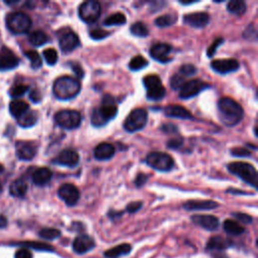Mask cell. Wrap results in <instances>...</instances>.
<instances>
[{
  "mask_svg": "<svg viewBox=\"0 0 258 258\" xmlns=\"http://www.w3.org/2000/svg\"><path fill=\"white\" fill-rule=\"evenodd\" d=\"M55 121L60 127L72 130L81 125L82 116L76 110H63L56 114Z\"/></svg>",
  "mask_w": 258,
  "mask_h": 258,
  "instance_id": "cell-10",
  "label": "cell"
},
{
  "mask_svg": "<svg viewBox=\"0 0 258 258\" xmlns=\"http://www.w3.org/2000/svg\"><path fill=\"white\" fill-rule=\"evenodd\" d=\"M192 221L209 231H215L219 228V219L212 215H195L192 217Z\"/></svg>",
  "mask_w": 258,
  "mask_h": 258,
  "instance_id": "cell-17",
  "label": "cell"
},
{
  "mask_svg": "<svg viewBox=\"0 0 258 258\" xmlns=\"http://www.w3.org/2000/svg\"><path fill=\"white\" fill-rule=\"evenodd\" d=\"M223 42H224V38L223 37H218V38L215 39L213 44L209 47V49L207 51V56L209 58H212L215 55V53H216L217 49L223 44Z\"/></svg>",
  "mask_w": 258,
  "mask_h": 258,
  "instance_id": "cell-45",
  "label": "cell"
},
{
  "mask_svg": "<svg viewBox=\"0 0 258 258\" xmlns=\"http://www.w3.org/2000/svg\"><path fill=\"white\" fill-rule=\"evenodd\" d=\"M148 65V62L142 56L134 57L129 63V69L131 71H140Z\"/></svg>",
  "mask_w": 258,
  "mask_h": 258,
  "instance_id": "cell-39",
  "label": "cell"
},
{
  "mask_svg": "<svg viewBox=\"0 0 258 258\" xmlns=\"http://www.w3.org/2000/svg\"><path fill=\"white\" fill-rule=\"evenodd\" d=\"M232 241L229 239H225L221 236H214L210 238V240L207 243V249L208 250H214V251H223L229 247L232 246Z\"/></svg>",
  "mask_w": 258,
  "mask_h": 258,
  "instance_id": "cell-26",
  "label": "cell"
},
{
  "mask_svg": "<svg viewBox=\"0 0 258 258\" xmlns=\"http://www.w3.org/2000/svg\"><path fill=\"white\" fill-rule=\"evenodd\" d=\"M95 247L94 239L86 234H81L73 242V250L77 254H85Z\"/></svg>",
  "mask_w": 258,
  "mask_h": 258,
  "instance_id": "cell-14",
  "label": "cell"
},
{
  "mask_svg": "<svg viewBox=\"0 0 258 258\" xmlns=\"http://www.w3.org/2000/svg\"><path fill=\"white\" fill-rule=\"evenodd\" d=\"M147 112L142 108L134 109L130 114L127 116L124 121V129L127 132H136L141 130L147 123Z\"/></svg>",
  "mask_w": 258,
  "mask_h": 258,
  "instance_id": "cell-6",
  "label": "cell"
},
{
  "mask_svg": "<svg viewBox=\"0 0 258 258\" xmlns=\"http://www.w3.org/2000/svg\"><path fill=\"white\" fill-rule=\"evenodd\" d=\"M231 154L239 157H247L251 155V151L244 147H234L231 149Z\"/></svg>",
  "mask_w": 258,
  "mask_h": 258,
  "instance_id": "cell-47",
  "label": "cell"
},
{
  "mask_svg": "<svg viewBox=\"0 0 258 258\" xmlns=\"http://www.w3.org/2000/svg\"><path fill=\"white\" fill-rule=\"evenodd\" d=\"M184 143V139L182 137H176L167 141V147L171 148V149H177L179 147H181Z\"/></svg>",
  "mask_w": 258,
  "mask_h": 258,
  "instance_id": "cell-49",
  "label": "cell"
},
{
  "mask_svg": "<svg viewBox=\"0 0 258 258\" xmlns=\"http://www.w3.org/2000/svg\"><path fill=\"white\" fill-rule=\"evenodd\" d=\"M142 207V203L141 202H132L130 204H128L126 207V211L129 213H135L137 211H139Z\"/></svg>",
  "mask_w": 258,
  "mask_h": 258,
  "instance_id": "cell-52",
  "label": "cell"
},
{
  "mask_svg": "<svg viewBox=\"0 0 258 258\" xmlns=\"http://www.w3.org/2000/svg\"><path fill=\"white\" fill-rule=\"evenodd\" d=\"M58 195L70 207L75 206L80 199V192L78 188L72 184H65L61 186L58 191Z\"/></svg>",
  "mask_w": 258,
  "mask_h": 258,
  "instance_id": "cell-12",
  "label": "cell"
},
{
  "mask_svg": "<svg viewBox=\"0 0 258 258\" xmlns=\"http://www.w3.org/2000/svg\"><path fill=\"white\" fill-rule=\"evenodd\" d=\"M71 68L74 71V73L77 75L78 78H83L84 77V70H83V68H82V66L80 64L73 63Z\"/></svg>",
  "mask_w": 258,
  "mask_h": 258,
  "instance_id": "cell-54",
  "label": "cell"
},
{
  "mask_svg": "<svg viewBox=\"0 0 258 258\" xmlns=\"http://www.w3.org/2000/svg\"><path fill=\"white\" fill-rule=\"evenodd\" d=\"M109 35H110V32L103 29H93L90 31V36L95 40H101Z\"/></svg>",
  "mask_w": 258,
  "mask_h": 258,
  "instance_id": "cell-46",
  "label": "cell"
},
{
  "mask_svg": "<svg viewBox=\"0 0 258 258\" xmlns=\"http://www.w3.org/2000/svg\"><path fill=\"white\" fill-rule=\"evenodd\" d=\"M143 85L146 88V97L152 101L161 100L165 95V88L157 75H148L143 78Z\"/></svg>",
  "mask_w": 258,
  "mask_h": 258,
  "instance_id": "cell-7",
  "label": "cell"
},
{
  "mask_svg": "<svg viewBox=\"0 0 258 258\" xmlns=\"http://www.w3.org/2000/svg\"><path fill=\"white\" fill-rule=\"evenodd\" d=\"M114 153H115V147L111 143L103 142L96 146L94 150V157L97 160L104 161V160L111 159L114 156Z\"/></svg>",
  "mask_w": 258,
  "mask_h": 258,
  "instance_id": "cell-24",
  "label": "cell"
},
{
  "mask_svg": "<svg viewBox=\"0 0 258 258\" xmlns=\"http://www.w3.org/2000/svg\"><path fill=\"white\" fill-rule=\"evenodd\" d=\"M29 110V106L27 103L21 100H13L9 104V112L16 119L20 117L22 114Z\"/></svg>",
  "mask_w": 258,
  "mask_h": 258,
  "instance_id": "cell-28",
  "label": "cell"
},
{
  "mask_svg": "<svg viewBox=\"0 0 258 258\" xmlns=\"http://www.w3.org/2000/svg\"><path fill=\"white\" fill-rule=\"evenodd\" d=\"M228 169L231 174L239 177L248 185L257 188V173L255 167L247 162L236 161L228 164Z\"/></svg>",
  "mask_w": 258,
  "mask_h": 258,
  "instance_id": "cell-4",
  "label": "cell"
},
{
  "mask_svg": "<svg viewBox=\"0 0 258 258\" xmlns=\"http://www.w3.org/2000/svg\"><path fill=\"white\" fill-rule=\"evenodd\" d=\"M210 21V16L206 12H195L184 16V22L187 25L196 28L205 27Z\"/></svg>",
  "mask_w": 258,
  "mask_h": 258,
  "instance_id": "cell-20",
  "label": "cell"
},
{
  "mask_svg": "<svg viewBox=\"0 0 258 258\" xmlns=\"http://www.w3.org/2000/svg\"><path fill=\"white\" fill-rule=\"evenodd\" d=\"M25 57L29 60L30 62V65H31V68L36 70V69H39L42 65V61H41V58L39 56V54L35 51H27L24 53Z\"/></svg>",
  "mask_w": 258,
  "mask_h": 258,
  "instance_id": "cell-38",
  "label": "cell"
},
{
  "mask_svg": "<svg viewBox=\"0 0 258 258\" xmlns=\"http://www.w3.org/2000/svg\"><path fill=\"white\" fill-rule=\"evenodd\" d=\"M1 190H2V187H1V184H0V192H1Z\"/></svg>",
  "mask_w": 258,
  "mask_h": 258,
  "instance_id": "cell-58",
  "label": "cell"
},
{
  "mask_svg": "<svg viewBox=\"0 0 258 258\" xmlns=\"http://www.w3.org/2000/svg\"><path fill=\"white\" fill-rule=\"evenodd\" d=\"M37 113L35 111H27L17 118V123L23 128H29L37 122Z\"/></svg>",
  "mask_w": 258,
  "mask_h": 258,
  "instance_id": "cell-31",
  "label": "cell"
},
{
  "mask_svg": "<svg viewBox=\"0 0 258 258\" xmlns=\"http://www.w3.org/2000/svg\"><path fill=\"white\" fill-rule=\"evenodd\" d=\"M7 226V219L3 215H0V229H3Z\"/></svg>",
  "mask_w": 258,
  "mask_h": 258,
  "instance_id": "cell-56",
  "label": "cell"
},
{
  "mask_svg": "<svg viewBox=\"0 0 258 258\" xmlns=\"http://www.w3.org/2000/svg\"><path fill=\"white\" fill-rule=\"evenodd\" d=\"M19 64L18 58L8 48L0 50V71H9L15 69Z\"/></svg>",
  "mask_w": 258,
  "mask_h": 258,
  "instance_id": "cell-13",
  "label": "cell"
},
{
  "mask_svg": "<svg viewBox=\"0 0 258 258\" xmlns=\"http://www.w3.org/2000/svg\"><path fill=\"white\" fill-rule=\"evenodd\" d=\"M14 258H32V253L27 248L22 247L15 252Z\"/></svg>",
  "mask_w": 258,
  "mask_h": 258,
  "instance_id": "cell-51",
  "label": "cell"
},
{
  "mask_svg": "<svg viewBox=\"0 0 258 258\" xmlns=\"http://www.w3.org/2000/svg\"><path fill=\"white\" fill-rule=\"evenodd\" d=\"M126 22V17L123 13L116 12L111 15H109L105 20H104V25L106 26H111V25H122Z\"/></svg>",
  "mask_w": 258,
  "mask_h": 258,
  "instance_id": "cell-34",
  "label": "cell"
},
{
  "mask_svg": "<svg viewBox=\"0 0 258 258\" xmlns=\"http://www.w3.org/2000/svg\"><path fill=\"white\" fill-rule=\"evenodd\" d=\"M176 21H177V16H175L174 14H164L157 17L154 20V23L158 27H167L175 24Z\"/></svg>",
  "mask_w": 258,
  "mask_h": 258,
  "instance_id": "cell-35",
  "label": "cell"
},
{
  "mask_svg": "<svg viewBox=\"0 0 258 258\" xmlns=\"http://www.w3.org/2000/svg\"><path fill=\"white\" fill-rule=\"evenodd\" d=\"M80 82L69 76H63L58 78L53 86L54 95L60 100L73 99L80 93Z\"/></svg>",
  "mask_w": 258,
  "mask_h": 258,
  "instance_id": "cell-3",
  "label": "cell"
},
{
  "mask_svg": "<svg viewBox=\"0 0 258 258\" xmlns=\"http://www.w3.org/2000/svg\"><path fill=\"white\" fill-rule=\"evenodd\" d=\"M185 83V78L180 74H176L170 78V87L173 88V90H180Z\"/></svg>",
  "mask_w": 258,
  "mask_h": 258,
  "instance_id": "cell-42",
  "label": "cell"
},
{
  "mask_svg": "<svg viewBox=\"0 0 258 258\" xmlns=\"http://www.w3.org/2000/svg\"><path fill=\"white\" fill-rule=\"evenodd\" d=\"M209 88V84L201 80H190L186 82L183 87L180 89V98L181 99H190L199 95L202 91Z\"/></svg>",
  "mask_w": 258,
  "mask_h": 258,
  "instance_id": "cell-11",
  "label": "cell"
},
{
  "mask_svg": "<svg viewBox=\"0 0 258 258\" xmlns=\"http://www.w3.org/2000/svg\"><path fill=\"white\" fill-rule=\"evenodd\" d=\"M147 180H148V176L145 175V174L140 173V174L137 175V177L135 179V186L137 188H141L147 182Z\"/></svg>",
  "mask_w": 258,
  "mask_h": 258,
  "instance_id": "cell-53",
  "label": "cell"
},
{
  "mask_svg": "<svg viewBox=\"0 0 258 258\" xmlns=\"http://www.w3.org/2000/svg\"><path fill=\"white\" fill-rule=\"evenodd\" d=\"M52 178H53V171L48 167H39L35 169L31 176L33 184L40 187L50 183Z\"/></svg>",
  "mask_w": 258,
  "mask_h": 258,
  "instance_id": "cell-22",
  "label": "cell"
},
{
  "mask_svg": "<svg viewBox=\"0 0 258 258\" xmlns=\"http://www.w3.org/2000/svg\"><path fill=\"white\" fill-rule=\"evenodd\" d=\"M197 73V68L192 65V64H185L180 68V75L185 77H190V76H194Z\"/></svg>",
  "mask_w": 258,
  "mask_h": 258,
  "instance_id": "cell-44",
  "label": "cell"
},
{
  "mask_svg": "<svg viewBox=\"0 0 258 258\" xmlns=\"http://www.w3.org/2000/svg\"><path fill=\"white\" fill-rule=\"evenodd\" d=\"M132 247L130 244L123 243L120 245H117L111 249H108L104 252V256L107 258H118L123 255H127L131 252Z\"/></svg>",
  "mask_w": 258,
  "mask_h": 258,
  "instance_id": "cell-27",
  "label": "cell"
},
{
  "mask_svg": "<svg viewBox=\"0 0 258 258\" xmlns=\"http://www.w3.org/2000/svg\"><path fill=\"white\" fill-rule=\"evenodd\" d=\"M30 17L23 12H11L6 17V26L14 34H22L31 27Z\"/></svg>",
  "mask_w": 258,
  "mask_h": 258,
  "instance_id": "cell-5",
  "label": "cell"
},
{
  "mask_svg": "<svg viewBox=\"0 0 258 258\" xmlns=\"http://www.w3.org/2000/svg\"><path fill=\"white\" fill-rule=\"evenodd\" d=\"M19 245L24 246L25 248H33L35 250L39 251H54V248L46 243H40V242H22L19 243Z\"/></svg>",
  "mask_w": 258,
  "mask_h": 258,
  "instance_id": "cell-40",
  "label": "cell"
},
{
  "mask_svg": "<svg viewBox=\"0 0 258 258\" xmlns=\"http://www.w3.org/2000/svg\"><path fill=\"white\" fill-rule=\"evenodd\" d=\"M161 130L163 131V132H165V133H167V134H171V133H177L178 131H179V128L176 126V125H174V124H171V123H166V124H163L162 126H161Z\"/></svg>",
  "mask_w": 258,
  "mask_h": 258,
  "instance_id": "cell-50",
  "label": "cell"
},
{
  "mask_svg": "<svg viewBox=\"0 0 258 258\" xmlns=\"http://www.w3.org/2000/svg\"><path fill=\"white\" fill-rule=\"evenodd\" d=\"M79 46V36L73 31L66 32L60 37V48L63 53H71L75 51Z\"/></svg>",
  "mask_w": 258,
  "mask_h": 258,
  "instance_id": "cell-18",
  "label": "cell"
},
{
  "mask_svg": "<svg viewBox=\"0 0 258 258\" xmlns=\"http://www.w3.org/2000/svg\"><path fill=\"white\" fill-rule=\"evenodd\" d=\"M240 65L235 59H224L216 60L211 63V68L219 74H229L239 69Z\"/></svg>",
  "mask_w": 258,
  "mask_h": 258,
  "instance_id": "cell-15",
  "label": "cell"
},
{
  "mask_svg": "<svg viewBox=\"0 0 258 258\" xmlns=\"http://www.w3.org/2000/svg\"><path fill=\"white\" fill-rule=\"evenodd\" d=\"M227 9L232 14L242 15L246 11V4L242 0H232L228 2Z\"/></svg>",
  "mask_w": 258,
  "mask_h": 258,
  "instance_id": "cell-33",
  "label": "cell"
},
{
  "mask_svg": "<svg viewBox=\"0 0 258 258\" xmlns=\"http://www.w3.org/2000/svg\"><path fill=\"white\" fill-rule=\"evenodd\" d=\"M27 91H28V86L19 84V85L14 86L13 88H11L10 95L13 98H19V97H22Z\"/></svg>",
  "mask_w": 258,
  "mask_h": 258,
  "instance_id": "cell-43",
  "label": "cell"
},
{
  "mask_svg": "<svg viewBox=\"0 0 258 258\" xmlns=\"http://www.w3.org/2000/svg\"><path fill=\"white\" fill-rule=\"evenodd\" d=\"M117 105L114 98L110 95H105L102 99V103L100 107L95 108L91 121L93 126L102 127L107 124L111 119H113L117 115Z\"/></svg>",
  "mask_w": 258,
  "mask_h": 258,
  "instance_id": "cell-2",
  "label": "cell"
},
{
  "mask_svg": "<svg viewBox=\"0 0 258 258\" xmlns=\"http://www.w3.org/2000/svg\"><path fill=\"white\" fill-rule=\"evenodd\" d=\"M27 192V185L26 183L19 179V180H16L14 181L10 187H9V193L11 196L13 197H16V198H22L25 196Z\"/></svg>",
  "mask_w": 258,
  "mask_h": 258,
  "instance_id": "cell-30",
  "label": "cell"
},
{
  "mask_svg": "<svg viewBox=\"0 0 258 258\" xmlns=\"http://www.w3.org/2000/svg\"><path fill=\"white\" fill-rule=\"evenodd\" d=\"M223 228L227 234L233 235V236L241 235L245 231L244 227L234 220H226L223 224Z\"/></svg>",
  "mask_w": 258,
  "mask_h": 258,
  "instance_id": "cell-32",
  "label": "cell"
},
{
  "mask_svg": "<svg viewBox=\"0 0 258 258\" xmlns=\"http://www.w3.org/2000/svg\"><path fill=\"white\" fill-rule=\"evenodd\" d=\"M101 14V5L95 0H88L83 2L79 7V16L86 23L96 22Z\"/></svg>",
  "mask_w": 258,
  "mask_h": 258,
  "instance_id": "cell-9",
  "label": "cell"
},
{
  "mask_svg": "<svg viewBox=\"0 0 258 258\" xmlns=\"http://www.w3.org/2000/svg\"><path fill=\"white\" fill-rule=\"evenodd\" d=\"M171 52V46L168 44H163V42H159V44H155L151 47L149 54L152 59L155 61L165 64L170 61L168 58L169 53Z\"/></svg>",
  "mask_w": 258,
  "mask_h": 258,
  "instance_id": "cell-16",
  "label": "cell"
},
{
  "mask_svg": "<svg viewBox=\"0 0 258 258\" xmlns=\"http://www.w3.org/2000/svg\"><path fill=\"white\" fill-rule=\"evenodd\" d=\"M184 209L187 211H207L213 210L219 207V204L215 201H189L183 205Z\"/></svg>",
  "mask_w": 258,
  "mask_h": 258,
  "instance_id": "cell-23",
  "label": "cell"
},
{
  "mask_svg": "<svg viewBox=\"0 0 258 258\" xmlns=\"http://www.w3.org/2000/svg\"><path fill=\"white\" fill-rule=\"evenodd\" d=\"M214 258H229V257L224 253H217L216 255L214 256Z\"/></svg>",
  "mask_w": 258,
  "mask_h": 258,
  "instance_id": "cell-57",
  "label": "cell"
},
{
  "mask_svg": "<svg viewBox=\"0 0 258 258\" xmlns=\"http://www.w3.org/2000/svg\"><path fill=\"white\" fill-rule=\"evenodd\" d=\"M79 154L75 150L65 149L60 152L54 162L67 167H75L79 163Z\"/></svg>",
  "mask_w": 258,
  "mask_h": 258,
  "instance_id": "cell-19",
  "label": "cell"
},
{
  "mask_svg": "<svg viewBox=\"0 0 258 258\" xmlns=\"http://www.w3.org/2000/svg\"><path fill=\"white\" fill-rule=\"evenodd\" d=\"M29 98H30V100L32 102L38 103L41 100V95H40V93L37 90H32V91H30Z\"/></svg>",
  "mask_w": 258,
  "mask_h": 258,
  "instance_id": "cell-55",
  "label": "cell"
},
{
  "mask_svg": "<svg viewBox=\"0 0 258 258\" xmlns=\"http://www.w3.org/2000/svg\"><path fill=\"white\" fill-rule=\"evenodd\" d=\"M16 155L21 160H30L35 156L36 147L27 141H18L15 145Z\"/></svg>",
  "mask_w": 258,
  "mask_h": 258,
  "instance_id": "cell-21",
  "label": "cell"
},
{
  "mask_svg": "<svg viewBox=\"0 0 258 258\" xmlns=\"http://www.w3.org/2000/svg\"><path fill=\"white\" fill-rule=\"evenodd\" d=\"M28 40L33 47H41L49 41V36L41 30H34L29 33Z\"/></svg>",
  "mask_w": 258,
  "mask_h": 258,
  "instance_id": "cell-29",
  "label": "cell"
},
{
  "mask_svg": "<svg viewBox=\"0 0 258 258\" xmlns=\"http://www.w3.org/2000/svg\"><path fill=\"white\" fill-rule=\"evenodd\" d=\"M164 114L167 117L179 118V119H192V113L183 106L180 105H168L164 108Z\"/></svg>",
  "mask_w": 258,
  "mask_h": 258,
  "instance_id": "cell-25",
  "label": "cell"
},
{
  "mask_svg": "<svg viewBox=\"0 0 258 258\" xmlns=\"http://www.w3.org/2000/svg\"><path fill=\"white\" fill-rule=\"evenodd\" d=\"M232 215H233V217H235L237 220H239L242 223L249 224V223L252 222V217L249 216V215H247V214H244V213H233Z\"/></svg>",
  "mask_w": 258,
  "mask_h": 258,
  "instance_id": "cell-48",
  "label": "cell"
},
{
  "mask_svg": "<svg viewBox=\"0 0 258 258\" xmlns=\"http://www.w3.org/2000/svg\"><path fill=\"white\" fill-rule=\"evenodd\" d=\"M219 118L227 126L237 125L244 117L243 108L233 99L224 97L218 103Z\"/></svg>",
  "mask_w": 258,
  "mask_h": 258,
  "instance_id": "cell-1",
  "label": "cell"
},
{
  "mask_svg": "<svg viewBox=\"0 0 258 258\" xmlns=\"http://www.w3.org/2000/svg\"><path fill=\"white\" fill-rule=\"evenodd\" d=\"M61 231L58 229H54V228H45L41 229L38 233V236L42 239L46 240H55L58 239L61 236Z\"/></svg>",
  "mask_w": 258,
  "mask_h": 258,
  "instance_id": "cell-37",
  "label": "cell"
},
{
  "mask_svg": "<svg viewBox=\"0 0 258 258\" xmlns=\"http://www.w3.org/2000/svg\"><path fill=\"white\" fill-rule=\"evenodd\" d=\"M44 58L48 65L54 66L58 62V53L55 49H47L44 51Z\"/></svg>",
  "mask_w": 258,
  "mask_h": 258,
  "instance_id": "cell-41",
  "label": "cell"
},
{
  "mask_svg": "<svg viewBox=\"0 0 258 258\" xmlns=\"http://www.w3.org/2000/svg\"><path fill=\"white\" fill-rule=\"evenodd\" d=\"M146 163L155 170L168 171L175 165L174 158L165 152H150L145 159Z\"/></svg>",
  "mask_w": 258,
  "mask_h": 258,
  "instance_id": "cell-8",
  "label": "cell"
},
{
  "mask_svg": "<svg viewBox=\"0 0 258 258\" xmlns=\"http://www.w3.org/2000/svg\"><path fill=\"white\" fill-rule=\"evenodd\" d=\"M130 31L133 35L138 36V37H145V36L148 35V28L141 21L133 23L130 27Z\"/></svg>",
  "mask_w": 258,
  "mask_h": 258,
  "instance_id": "cell-36",
  "label": "cell"
}]
</instances>
